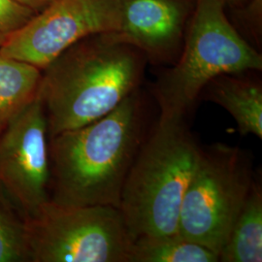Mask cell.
Wrapping results in <instances>:
<instances>
[{
    "instance_id": "obj_1",
    "label": "cell",
    "mask_w": 262,
    "mask_h": 262,
    "mask_svg": "<svg viewBox=\"0 0 262 262\" xmlns=\"http://www.w3.org/2000/svg\"><path fill=\"white\" fill-rule=\"evenodd\" d=\"M139 90L112 112L50 137V200L66 206L119 208L122 187L146 138Z\"/></svg>"
},
{
    "instance_id": "obj_2",
    "label": "cell",
    "mask_w": 262,
    "mask_h": 262,
    "mask_svg": "<svg viewBox=\"0 0 262 262\" xmlns=\"http://www.w3.org/2000/svg\"><path fill=\"white\" fill-rule=\"evenodd\" d=\"M145 55L115 32L90 35L42 70L39 98L48 136L78 128L112 112L143 80Z\"/></svg>"
},
{
    "instance_id": "obj_3",
    "label": "cell",
    "mask_w": 262,
    "mask_h": 262,
    "mask_svg": "<svg viewBox=\"0 0 262 262\" xmlns=\"http://www.w3.org/2000/svg\"><path fill=\"white\" fill-rule=\"evenodd\" d=\"M200 151L185 118L159 116L122 187L119 209L133 240L178 234L182 202Z\"/></svg>"
},
{
    "instance_id": "obj_4",
    "label": "cell",
    "mask_w": 262,
    "mask_h": 262,
    "mask_svg": "<svg viewBox=\"0 0 262 262\" xmlns=\"http://www.w3.org/2000/svg\"><path fill=\"white\" fill-rule=\"evenodd\" d=\"M225 7V0H195L181 54L154 86L160 117L185 118L217 76L261 71V55L231 25Z\"/></svg>"
},
{
    "instance_id": "obj_5",
    "label": "cell",
    "mask_w": 262,
    "mask_h": 262,
    "mask_svg": "<svg viewBox=\"0 0 262 262\" xmlns=\"http://www.w3.org/2000/svg\"><path fill=\"white\" fill-rule=\"evenodd\" d=\"M254 180L247 150L222 143L201 149L182 202L178 234L219 257Z\"/></svg>"
},
{
    "instance_id": "obj_6",
    "label": "cell",
    "mask_w": 262,
    "mask_h": 262,
    "mask_svg": "<svg viewBox=\"0 0 262 262\" xmlns=\"http://www.w3.org/2000/svg\"><path fill=\"white\" fill-rule=\"evenodd\" d=\"M26 222L29 262H131L134 240L119 208L48 200Z\"/></svg>"
},
{
    "instance_id": "obj_7",
    "label": "cell",
    "mask_w": 262,
    "mask_h": 262,
    "mask_svg": "<svg viewBox=\"0 0 262 262\" xmlns=\"http://www.w3.org/2000/svg\"><path fill=\"white\" fill-rule=\"evenodd\" d=\"M120 0H53L7 36L0 55L43 70L67 48L90 35L118 32Z\"/></svg>"
},
{
    "instance_id": "obj_8",
    "label": "cell",
    "mask_w": 262,
    "mask_h": 262,
    "mask_svg": "<svg viewBox=\"0 0 262 262\" xmlns=\"http://www.w3.org/2000/svg\"><path fill=\"white\" fill-rule=\"evenodd\" d=\"M48 137L39 95L0 132V189L25 216L50 200Z\"/></svg>"
},
{
    "instance_id": "obj_9",
    "label": "cell",
    "mask_w": 262,
    "mask_h": 262,
    "mask_svg": "<svg viewBox=\"0 0 262 262\" xmlns=\"http://www.w3.org/2000/svg\"><path fill=\"white\" fill-rule=\"evenodd\" d=\"M195 0H120L119 38L139 49L152 64L178 58Z\"/></svg>"
},
{
    "instance_id": "obj_10",
    "label": "cell",
    "mask_w": 262,
    "mask_h": 262,
    "mask_svg": "<svg viewBox=\"0 0 262 262\" xmlns=\"http://www.w3.org/2000/svg\"><path fill=\"white\" fill-rule=\"evenodd\" d=\"M245 73L224 74L211 80L200 95L231 115L242 136L262 138V84Z\"/></svg>"
},
{
    "instance_id": "obj_11",
    "label": "cell",
    "mask_w": 262,
    "mask_h": 262,
    "mask_svg": "<svg viewBox=\"0 0 262 262\" xmlns=\"http://www.w3.org/2000/svg\"><path fill=\"white\" fill-rule=\"evenodd\" d=\"M219 261H262V188L254 180L243 208L235 221Z\"/></svg>"
},
{
    "instance_id": "obj_12",
    "label": "cell",
    "mask_w": 262,
    "mask_h": 262,
    "mask_svg": "<svg viewBox=\"0 0 262 262\" xmlns=\"http://www.w3.org/2000/svg\"><path fill=\"white\" fill-rule=\"evenodd\" d=\"M42 70L0 55V132L39 94Z\"/></svg>"
},
{
    "instance_id": "obj_13",
    "label": "cell",
    "mask_w": 262,
    "mask_h": 262,
    "mask_svg": "<svg viewBox=\"0 0 262 262\" xmlns=\"http://www.w3.org/2000/svg\"><path fill=\"white\" fill-rule=\"evenodd\" d=\"M215 253L179 234L142 236L133 241L131 262H217Z\"/></svg>"
},
{
    "instance_id": "obj_14",
    "label": "cell",
    "mask_w": 262,
    "mask_h": 262,
    "mask_svg": "<svg viewBox=\"0 0 262 262\" xmlns=\"http://www.w3.org/2000/svg\"><path fill=\"white\" fill-rule=\"evenodd\" d=\"M0 189V262L29 261L26 216ZM13 203V202H12Z\"/></svg>"
},
{
    "instance_id": "obj_15",
    "label": "cell",
    "mask_w": 262,
    "mask_h": 262,
    "mask_svg": "<svg viewBox=\"0 0 262 262\" xmlns=\"http://www.w3.org/2000/svg\"><path fill=\"white\" fill-rule=\"evenodd\" d=\"M36 13L16 0H0V30L10 35L26 26Z\"/></svg>"
},
{
    "instance_id": "obj_16",
    "label": "cell",
    "mask_w": 262,
    "mask_h": 262,
    "mask_svg": "<svg viewBox=\"0 0 262 262\" xmlns=\"http://www.w3.org/2000/svg\"><path fill=\"white\" fill-rule=\"evenodd\" d=\"M237 18L243 25L245 32L253 43L260 45L262 34V0H247L240 6L233 7Z\"/></svg>"
},
{
    "instance_id": "obj_17",
    "label": "cell",
    "mask_w": 262,
    "mask_h": 262,
    "mask_svg": "<svg viewBox=\"0 0 262 262\" xmlns=\"http://www.w3.org/2000/svg\"><path fill=\"white\" fill-rule=\"evenodd\" d=\"M19 4L33 10L36 14L38 12L46 8L53 0H16Z\"/></svg>"
},
{
    "instance_id": "obj_18",
    "label": "cell",
    "mask_w": 262,
    "mask_h": 262,
    "mask_svg": "<svg viewBox=\"0 0 262 262\" xmlns=\"http://www.w3.org/2000/svg\"><path fill=\"white\" fill-rule=\"evenodd\" d=\"M225 5H229L231 8L242 5L247 0H225Z\"/></svg>"
},
{
    "instance_id": "obj_19",
    "label": "cell",
    "mask_w": 262,
    "mask_h": 262,
    "mask_svg": "<svg viewBox=\"0 0 262 262\" xmlns=\"http://www.w3.org/2000/svg\"><path fill=\"white\" fill-rule=\"evenodd\" d=\"M7 34H5L4 32H2L1 30H0V48L1 46L4 44V42L6 41V39H7Z\"/></svg>"
}]
</instances>
